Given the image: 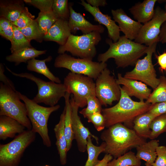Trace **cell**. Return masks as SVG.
Listing matches in <instances>:
<instances>
[{
	"mask_svg": "<svg viewBox=\"0 0 166 166\" xmlns=\"http://www.w3.org/2000/svg\"><path fill=\"white\" fill-rule=\"evenodd\" d=\"M121 96L118 102L112 107L102 109L101 113L108 128L118 123L123 124L131 129L133 122L138 116L149 111L152 105L146 101H133L120 86Z\"/></svg>",
	"mask_w": 166,
	"mask_h": 166,
	"instance_id": "cell-1",
	"label": "cell"
},
{
	"mask_svg": "<svg viewBox=\"0 0 166 166\" xmlns=\"http://www.w3.org/2000/svg\"><path fill=\"white\" fill-rule=\"evenodd\" d=\"M100 137L105 144L103 152L114 158L146 142V139L138 136L133 129L122 123L107 128L103 131Z\"/></svg>",
	"mask_w": 166,
	"mask_h": 166,
	"instance_id": "cell-2",
	"label": "cell"
},
{
	"mask_svg": "<svg viewBox=\"0 0 166 166\" xmlns=\"http://www.w3.org/2000/svg\"><path fill=\"white\" fill-rule=\"evenodd\" d=\"M109 46L105 52L97 57L99 62H106L109 59H114L117 68H124L134 66L140 58L146 54L148 46L133 41L124 35L120 36L118 40L113 42L110 39L105 40Z\"/></svg>",
	"mask_w": 166,
	"mask_h": 166,
	"instance_id": "cell-3",
	"label": "cell"
},
{
	"mask_svg": "<svg viewBox=\"0 0 166 166\" xmlns=\"http://www.w3.org/2000/svg\"><path fill=\"white\" fill-rule=\"evenodd\" d=\"M17 93L20 100L26 105L27 116L32 125L31 130L39 135L44 145L50 147L52 144L48 133V122L51 114L57 110L60 105H58L49 107L42 106L19 92L17 91Z\"/></svg>",
	"mask_w": 166,
	"mask_h": 166,
	"instance_id": "cell-4",
	"label": "cell"
},
{
	"mask_svg": "<svg viewBox=\"0 0 166 166\" xmlns=\"http://www.w3.org/2000/svg\"><path fill=\"white\" fill-rule=\"evenodd\" d=\"M17 91L10 86L0 83V116L10 117L18 121L27 129L32 126L27 116L25 104L20 101Z\"/></svg>",
	"mask_w": 166,
	"mask_h": 166,
	"instance_id": "cell-5",
	"label": "cell"
},
{
	"mask_svg": "<svg viewBox=\"0 0 166 166\" xmlns=\"http://www.w3.org/2000/svg\"><path fill=\"white\" fill-rule=\"evenodd\" d=\"M6 69L13 75L25 78L34 82L38 87V92L33 100L38 104L43 103L53 106L64 97L66 89L63 83H57L50 81H46L28 73H17L6 66Z\"/></svg>",
	"mask_w": 166,
	"mask_h": 166,
	"instance_id": "cell-6",
	"label": "cell"
},
{
	"mask_svg": "<svg viewBox=\"0 0 166 166\" xmlns=\"http://www.w3.org/2000/svg\"><path fill=\"white\" fill-rule=\"evenodd\" d=\"M101 39L100 34L95 31L80 36L71 34L66 43L60 46L57 53L69 52L73 56L92 60L97 54L96 46Z\"/></svg>",
	"mask_w": 166,
	"mask_h": 166,
	"instance_id": "cell-7",
	"label": "cell"
},
{
	"mask_svg": "<svg viewBox=\"0 0 166 166\" xmlns=\"http://www.w3.org/2000/svg\"><path fill=\"white\" fill-rule=\"evenodd\" d=\"M36 133L25 130L10 142L0 144V166H19L26 149L35 140Z\"/></svg>",
	"mask_w": 166,
	"mask_h": 166,
	"instance_id": "cell-8",
	"label": "cell"
},
{
	"mask_svg": "<svg viewBox=\"0 0 166 166\" xmlns=\"http://www.w3.org/2000/svg\"><path fill=\"white\" fill-rule=\"evenodd\" d=\"M54 66L56 68H65L71 72L96 79L102 71L107 67V64L87 59L76 58L65 53L59 54L55 58Z\"/></svg>",
	"mask_w": 166,
	"mask_h": 166,
	"instance_id": "cell-9",
	"label": "cell"
},
{
	"mask_svg": "<svg viewBox=\"0 0 166 166\" xmlns=\"http://www.w3.org/2000/svg\"><path fill=\"white\" fill-rule=\"evenodd\" d=\"M63 84L67 92L72 94L74 101L79 108L87 105V98L96 96L95 83L85 75L69 73L64 78Z\"/></svg>",
	"mask_w": 166,
	"mask_h": 166,
	"instance_id": "cell-10",
	"label": "cell"
},
{
	"mask_svg": "<svg viewBox=\"0 0 166 166\" xmlns=\"http://www.w3.org/2000/svg\"><path fill=\"white\" fill-rule=\"evenodd\" d=\"M157 43L148 46L146 56L139 59L131 71L126 72L124 77L139 81L154 89L159 84V78L157 77L156 71L152 61V54L156 51Z\"/></svg>",
	"mask_w": 166,
	"mask_h": 166,
	"instance_id": "cell-11",
	"label": "cell"
},
{
	"mask_svg": "<svg viewBox=\"0 0 166 166\" xmlns=\"http://www.w3.org/2000/svg\"><path fill=\"white\" fill-rule=\"evenodd\" d=\"M96 97L102 105H111L115 101H118L121 96L120 86L107 67L104 69L96 79Z\"/></svg>",
	"mask_w": 166,
	"mask_h": 166,
	"instance_id": "cell-12",
	"label": "cell"
},
{
	"mask_svg": "<svg viewBox=\"0 0 166 166\" xmlns=\"http://www.w3.org/2000/svg\"><path fill=\"white\" fill-rule=\"evenodd\" d=\"M166 21L165 10L159 6L155 9L152 18L143 25L139 34L134 41L149 46L159 42V37L163 24Z\"/></svg>",
	"mask_w": 166,
	"mask_h": 166,
	"instance_id": "cell-13",
	"label": "cell"
},
{
	"mask_svg": "<svg viewBox=\"0 0 166 166\" xmlns=\"http://www.w3.org/2000/svg\"><path fill=\"white\" fill-rule=\"evenodd\" d=\"M71 106V118L74 139L76 141L78 150L84 152L87 151V139L91 136L95 139L98 144V137L92 134L89 129L82 123L78 115L79 108L74 101L72 97L70 99Z\"/></svg>",
	"mask_w": 166,
	"mask_h": 166,
	"instance_id": "cell-14",
	"label": "cell"
},
{
	"mask_svg": "<svg viewBox=\"0 0 166 166\" xmlns=\"http://www.w3.org/2000/svg\"><path fill=\"white\" fill-rule=\"evenodd\" d=\"M111 12L114 20L118 24L120 31L128 39H135L143 25L132 19L121 8L112 10Z\"/></svg>",
	"mask_w": 166,
	"mask_h": 166,
	"instance_id": "cell-15",
	"label": "cell"
},
{
	"mask_svg": "<svg viewBox=\"0 0 166 166\" xmlns=\"http://www.w3.org/2000/svg\"><path fill=\"white\" fill-rule=\"evenodd\" d=\"M79 3L94 17V20L105 26L108 30V36L113 42H117L120 37V30L116 22L108 14H103L98 8L92 6L84 0Z\"/></svg>",
	"mask_w": 166,
	"mask_h": 166,
	"instance_id": "cell-16",
	"label": "cell"
},
{
	"mask_svg": "<svg viewBox=\"0 0 166 166\" xmlns=\"http://www.w3.org/2000/svg\"><path fill=\"white\" fill-rule=\"evenodd\" d=\"M117 84L123 85L122 89L129 97L133 96L144 101L147 100L151 93V89L141 81L126 78L120 73L117 74Z\"/></svg>",
	"mask_w": 166,
	"mask_h": 166,
	"instance_id": "cell-17",
	"label": "cell"
},
{
	"mask_svg": "<svg viewBox=\"0 0 166 166\" xmlns=\"http://www.w3.org/2000/svg\"><path fill=\"white\" fill-rule=\"evenodd\" d=\"M70 15L68 24L71 33L76 34L78 30H80L83 34H89L93 31L103 33L104 27L101 25L92 24L86 20L81 13L75 11L71 5H69Z\"/></svg>",
	"mask_w": 166,
	"mask_h": 166,
	"instance_id": "cell-18",
	"label": "cell"
},
{
	"mask_svg": "<svg viewBox=\"0 0 166 166\" xmlns=\"http://www.w3.org/2000/svg\"><path fill=\"white\" fill-rule=\"evenodd\" d=\"M71 33L68 21L58 19L44 35L43 39L55 42L61 46L66 43Z\"/></svg>",
	"mask_w": 166,
	"mask_h": 166,
	"instance_id": "cell-19",
	"label": "cell"
},
{
	"mask_svg": "<svg viewBox=\"0 0 166 166\" xmlns=\"http://www.w3.org/2000/svg\"><path fill=\"white\" fill-rule=\"evenodd\" d=\"M157 0H144L138 2L129 9L130 12L137 22L144 24L150 20L155 12L154 8Z\"/></svg>",
	"mask_w": 166,
	"mask_h": 166,
	"instance_id": "cell-20",
	"label": "cell"
},
{
	"mask_svg": "<svg viewBox=\"0 0 166 166\" xmlns=\"http://www.w3.org/2000/svg\"><path fill=\"white\" fill-rule=\"evenodd\" d=\"M24 0L0 1V17L6 18L13 23L25 8Z\"/></svg>",
	"mask_w": 166,
	"mask_h": 166,
	"instance_id": "cell-21",
	"label": "cell"
},
{
	"mask_svg": "<svg viewBox=\"0 0 166 166\" xmlns=\"http://www.w3.org/2000/svg\"><path fill=\"white\" fill-rule=\"evenodd\" d=\"M65 109L61 114L58 123L54 128L56 141V145L59 156L61 165H65L67 162V142L64 133Z\"/></svg>",
	"mask_w": 166,
	"mask_h": 166,
	"instance_id": "cell-22",
	"label": "cell"
},
{
	"mask_svg": "<svg viewBox=\"0 0 166 166\" xmlns=\"http://www.w3.org/2000/svg\"><path fill=\"white\" fill-rule=\"evenodd\" d=\"M25 127L15 120L7 116H0V140L15 137L25 130Z\"/></svg>",
	"mask_w": 166,
	"mask_h": 166,
	"instance_id": "cell-23",
	"label": "cell"
},
{
	"mask_svg": "<svg viewBox=\"0 0 166 166\" xmlns=\"http://www.w3.org/2000/svg\"><path fill=\"white\" fill-rule=\"evenodd\" d=\"M159 144V141L155 139L138 146L136 148V157L145 161V166H152L157 157L156 150Z\"/></svg>",
	"mask_w": 166,
	"mask_h": 166,
	"instance_id": "cell-24",
	"label": "cell"
},
{
	"mask_svg": "<svg viewBox=\"0 0 166 166\" xmlns=\"http://www.w3.org/2000/svg\"><path fill=\"white\" fill-rule=\"evenodd\" d=\"M156 117L148 112L138 116L134 121L133 130L139 136L146 139L149 138L151 124Z\"/></svg>",
	"mask_w": 166,
	"mask_h": 166,
	"instance_id": "cell-25",
	"label": "cell"
},
{
	"mask_svg": "<svg viewBox=\"0 0 166 166\" xmlns=\"http://www.w3.org/2000/svg\"><path fill=\"white\" fill-rule=\"evenodd\" d=\"M52 59V57L51 56L42 60L35 58L30 59L27 62V69L29 71L43 75L50 81L57 83H61V80L50 71L46 64V62L50 61Z\"/></svg>",
	"mask_w": 166,
	"mask_h": 166,
	"instance_id": "cell-26",
	"label": "cell"
},
{
	"mask_svg": "<svg viewBox=\"0 0 166 166\" xmlns=\"http://www.w3.org/2000/svg\"><path fill=\"white\" fill-rule=\"evenodd\" d=\"M46 52V50H38L33 47L27 48L6 56V60L10 62H14L15 65L17 66L22 62L27 63L29 60L45 54Z\"/></svg>",
	"mask_w": 166,
	"mask_h": 166,
	"instance_id": "cell-27",
	"label": "cell"
},
{
	"mask_svg": "<svg viewBox=\"0 0 166 166\" xmlns=\"http://www.w3.org/2000/svg\"><path fill=\"white\" fill-rule=\"evenodd\" d=\"M70 94L66 92L64 97L65 100L64 133L67 142V152L70 149L74 137L71 118V106L70 102Z\"/></svg>",
	"mask_w": 166,
	"mask_h": 166,
	"instance_id": "cell-28",
	"label": "cell"
},
{
	"mask_svg": "<svg viewBox=\"0 0 166 166\" xmlns=\"http://www.w3.org/2000/svg\"><path fill=\"white\" fill-rule=\"evenodd\" d=\"M105 144L103 142L99 146L95 145L92 143L91 137L87 139V151L88 154L87 160L84 166H95L100 160L98 159L99 155L103 152L105 149Z\"/></svg>",
	"mask_w": 166,
	"mask_h": 166,
	"instance_id": "cell-29",
	"label": "cell"
},
{
	"mask_svg": "<svg viewBox=\"0 0 166 166\" xmlns=\"http://www.w3.org/2000/svg\"><path fill=\"white\" fill-rule=\"evenodd\" d=\"M58 19L52 11L40 12L36 18L41 33L44 35Z\"/></svg>",
	"mask_w": 166,
	"mask_h": 166,
	"instance_id": "cell-30",
	"label": "cell"
},
{
	"mask_svg": "<svg viewBox=\"0 0 166 166\" xmlns=\"http://www.w3.org/2000/svg\"><path fill=\"white\" fill-rule=\"evenodd\" d=\"M10 42L11 46L10 49L11 53L26 48L33 47L30 42L26 38L14 25V33Z\"/></svg>",
	"mask_w": 166,
	"mask_h": 166,
	"instance_id": "cell-31",
	"label": "cell"
},
{
	"mask_svg": "<svg viewBox=\"0 0 166 166\" xmlns=\"http://www.w3.org/2000/svg\"><path fill=\"white\" fill-rule=\"evenodd\" d=\"M159 79V84L153 90V92L146 101L152 105L166 102V77L164 75L161 76Z\"/></svg>",
	"mask_w": 166,
	"mask_h": 166,
	"instance_id": "cell-32",
	"label": "cell"
},
{
	"mask_svg": "<svg viewBox=\"0 0 166 166\" xmlns=\"http://www.w3.org/2000/svg\"><path fill=\"white\" fill-rule=\"evenodd\" d=\"M141 160L136 157L135 153L129 151L110 161L108 166H140Z\"/></svg>",
	"mask_w": 166,
	"mask_h": 166,
	"instance_id": "cell-33",
	"label": "cell"
},
{
	"mask_svg": "<svg viewBox=\"0 0 166 166\" xmlns=\"http://www.w3.org/2000/svg\"><path fill=\"white\" fill-rule=\"evenodd\" d=\"M151 132L149 139H155L161 134L166 132V113L155 117L150 125Z\"/></svg>",
	"mask_w": 166,
	"mask_h": 166,
	"instance_id": "cell-34",
	"label": "cell"
},
{
	"mask_svg": "<svg viewBox=\"0 0 166 166\" xmlns=\"http://www.w3.org/2000/svg\"><path fill=\"white\" fill-rule=\"evenodd\" d=\"M18 28L30 42L34 40L39 42H41L44 40V35L40 31L36 19L28 26L22 29Z\"/></svg>",
	"mask_w": 166,
	"mask_h": 166,
	"instance_id": "cell-35",
	"label": "cell"
},
{
	"mask_svg": "<svg viewBox=\"0 0 166 166\" xmlns=\"http://www.w3.org/2000/svg\"><path fill=\"white\" fill-rule=\"evenodd\" d=\"M52 11L58 19L68 21L70 11L67 0H53Z\"/></svg>",
	"mask_w": 166,
	"mask_h": 166,
	"instance_id": "cell-36",
	"label": "cell"
},
{
	"mask_svg": "<svg viewBox=\"0 0 166 166\" xmlns=\"http://www.w3.org/2000/svg\"><path fill=\"white\" fill-rule=\"evenodd\" d=\"M102 105L96 96H90L87 98V107L79 112L84 118L88 115L101 113Z\"/></svg>",
	"mask_w": 166,
	"mask_h": 166,
	"instance_id": "cell-37",
	"label": "cell"
},
{
	"mask_svg": "<svg viewBox=\"0 0 166 166\" xmlns=\"http://www.w3.org/2000/svg\"><path fill=\"white\" fill-rule=\"evenodd\" d=\"M14 25L6 18L0 17V35L10 42L14 30Z\"/></svg>",
	"mask_w": 166,
	"mask_h": 166,
	"instance_id": "cell-38",
	"label": "cell"
},
{
	"mask_svg": "<svg viewBox=\"0 0 166 166\" xmlns=\"http://www.w3.org/2000/svg\"><path fill=\"white\" fill-rule=\"evenodd\" d=\"M34 18L35 16L26 7L18 18L13 24L19 28H23L30 25L34 21Z\"/></svg>",
	"mask_w": 166,
	"mask_h": 166,
	"instance_id": "cell-39",
	"label": "cell"
},
{
	"mask_svg": "<svg viewBox=\"0 0 166 166\" xmlns=\"http://www.w3.org/2000/svg\"><path fill=\"white\" fill-rule=\"evenodd\" d=\"M85 118L87 119L89 122L93 124L98 131L103 130L105 127V119L101 113L98 112L89 115Z\"/></svg>",
	"mask_w": 166,
	"mask_h": 166,
	"instance_id": "cell-40",
	"label": "cell"
},
{
	"mask_svg": "<svg viewBox=\"0 0 166 166\" xmlns=\"http://www.w3.org/2000/svg\"><path fill=\"white\" fill-rule=\"evenodd\" d=\"M24 1L35 6L40 10V12H46L52 11L53 0H24Z\"/></svg>",
	"mask_w": 166,
	"mask_h": 166,
	"instance_id": "cell-41",
	"label": "cell"
},
{
	"mask_svg": "<svg viewBox=\"0 0 166 166\" xmlns=\"http://www.w3.org/2000/svg\"><path fill=\"white\" fill-rule=\"evenodd\" d=\"M156 151L157 157L152 166H166V146H159Z\"/></svg>",
	"mask_w": 166,
	"mask_h": 166,
	"instance_id": "cell-42",
	"label": "cell"
},
{
	"mask_svg": "<svg viewBox=\"0 0 166 166\" xmlns=\"http://www.w3.org/2000/svg\"><path fill=\"white\" fill-rule=\"evenodd\" d=\"M148 112L156 117L166 113V102L156 103L152 105Z\"/></svg>",
	"mask_w": 166,
	"mask_h": 166,
	"instance_id": "cell-43",
	"label": "cell"
},
{
	"mask_svg": "<svg viewBox=\"0 0 166 166\" xmlns=\"http://www.w3.org/2000/svg\"><path fill=\"white\" fill-rule=\"evenodd\" d=\"M155 57L160 66V70L162 72L166 71V52L164 51L159 55H156Z\"/></svg>",
	"mask_w": 166,
	"mask_h": 166,
	"instance_id": "cell-44",
	"label": "cell"
},
{
	"mask_svg": "<svg viewBox=\"0 0 166 166\" xmlns=\"http://www.w3.org/2000/svg\"><path fill=\"white\" fill-rule=\"evenodd\" d=\"M4 69L3 64H0V80L4 84L15 89L14 84L4 74Z\"/></svg>",
	"mask_w": 166,
	"mask_h": 166,
	"instance_id": "cell-45",
	"label": "cell"
},
{
	"mask_svg": "<svg viewBox=\"0 0 166 166\" xmlns=\"http://www.w3.org/2000/svg\"><path fill=\"white\" fill-rule=\"evenodd\" d=\"M159 42L162 43H166V21L162 25L159 37Z\"/></svg>",
	"mask_w": 166,
	"mask_h": 166,
	"instance_id": "cell-46",
	"label": "cell"
},
{
	"mask_svg": "<svg viewBox=\"0 0 166 166\" xmlns=\"http://www.w3.org/2000/svg\"><path fill=\"white\" fill-rule=\"evenodd\" d=\"M87 3L93 7L98 8L99 6H104L107 5L105 0H86Z\"/></svg>",
	"mask_w": 166,
	"mask_h": 166,
	"instance_id": "cell-47",
	"label": "cell"
},
{
	"mask_svg": "<svg viewBox=\"0 0 166 166\" xmlns=\"http://www.w3.org/2000/svg\"><path fill=\"white\" fill-rule=\"evenodd\" d=\"M113 158L110 155L105 154L103 158L95 166H108L109 162L113 159Z\"/></svg>",
	"mask_w": 166,
	"mask_h": 166,
	"instance_id": "cell-48",
	"label": "cell"
},
{
	"mask_svg": "<svg viewBox=\"0 0 166 166\" xmlns=\"http://www.w3.org/2000/svg\"><path fill=\"white\" fill-rule=\"evenodd\" d=\"M166 2V3H165V13H166V1H165Z\"/></svg>",
	"mask_w": 166,
	"mask_h": 166,
	"instance_id": "cell-49",
	"label": "cell"
},
{
	"mask_svg": "<svg viewBox=\"0 0 166 166\" xmlns=\"http://www.w3.org/2000/svg\"><path fill=\"white\" fill-rule=\"evenodd\" d=\"M45 166H49V165H46Z\"/></svg>",
	"mask_w": 166,
	"mask_h": 166,
	"instance_id": "cell-50",
	"label": "cell"
}]
</instances>
